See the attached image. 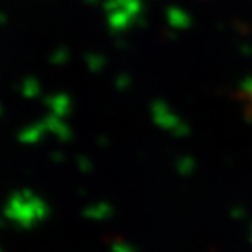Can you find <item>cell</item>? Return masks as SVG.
Here are the masks:
<instances>
[]
</instances>
